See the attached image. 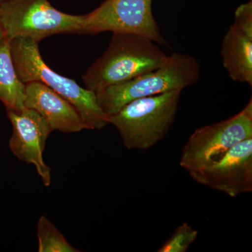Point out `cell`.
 Returning <instances> with one entry per match:
<instances>
[{"label": "cell", "mask_w": 252, "mask_h": 252, "mask_svg": "<svg viewBox=\"0 0 252 252\" xmlns=\"http://www.w3.org/2000/svg\"><path fill=\"white\" fill-rule=\"evenodd\" d=\"M167 57L147 36L114 32L108 48L87 69L83 81L86 89L96 93L152 72L162 65Z\"/></svg>", "instance_id": "6da1fadb"}, {"label": "cell", "mask_w": 252, "mask_h": 252, "mask_svg": "<svg viewBox=\"0 0 252 252\" xmlns=\"http://www.w3.org/2000/svg\"><path fill=\"white\" fill-rule=\"evenodd\" d=\"M10 51L23 83L38 81L49 86L74 106L88 130H100L109 124L108 117L99 107L95 93L50 68L41 57L37 42L28 38H16L10 41Z\"/></svg>", "instance_id": "7a4b0ae2"}, {"label": "cell", "mask_w": 252, "mask_h": 252, "mask_svg": "<svg viewBox=\"0 0 252 252\" xmlns=\"http://www.w3.org/2000/svg\"><path fill=\"white\" fill-rule=\"evenodd\" d=\"M200 73V64L195 58L175 52L152 72L97 91L96 98L102 112L109 117L135 99L183 91L198 82Z\"/></svg>", "instance_id": "3957f363"}, {"label": "cell", "mask_w": 252, "mask_h": 252, "mask_svg": "<svg viewBox=\"0 0 252 252\" xmlns=\"http://www.w3.org/2000/svg\"><path fill=\"white\" fill-rule=\"evenodd\" d=\"M3 1V0H0V3H1V1Z\"/></svg>", "instance_id": "2e32d148"}, {"label": "cell", "mask_w": 252, "mask_h": 252, "mask_svg": "<svg viewBox=\"0 0 252 252\" xmlns=\"http://www.w3.org/2000/svg\"><path fill=\"white\" fill-rule=\"evenodd\" d=\"M12 125L9 145L11 152L21 161L32 164L46 187L51 185V168L44 162L43 153L46 141L53 132L45 119L33 109L6 110Z\"/></svg>", "instance_id": "9c48e42d"}, {"label": "cell", "mask_w": 252, "mask_h": 252, "mask_svg": "<svg viewBox=\"0 0 252 252\" xmlns=\"http://www.w3.org/2000/svg\"><path fill=\"white\" fill-rule=\"evenodd\" d=\"M6 39V36H5L4 30H3L2 26H1V23H0V44Z\"/></svg>", "instance_id": "9a60e30c"}, {"label": "cell", "mask_w": 252, "mask_h": 252, "mask_svg": "<svg viewBox=\"0 0 252 252\" xmlns=\"http://www.w3.org/2000/svg\"><path fill=\"white\" fill-rule=\"evenodd\" d=\"M252 137V99L226 120L194 131L182 149L180 166L189 172L215 163L230 149Z\"/></svg>", "instance_id": "8992f818"}, {"label": "cell", "mask_w": 252, "mask_h": 252, "mask_svg": "<svg viewBox=\"0 0 252 252\" xmlns=\"http://www.w3.org/2000/svg\"><path fill=\"white\" fill-rule=\"evenodd\" d=\"M198 231L187 223L177 227L170 238L158 250V252H185L198 238Z\"/></svg>", "instance_id": "5bb4252c"}, {"label": "cell", "mask_w": 252, "mask_h": 252, "mask_svg": "<svg viewBox=\"0 0 252 252\" xmlns=\"http://www.w3.org/2000/svg\"><path fill=\"white\" fill-rule=\"evenodd\" d=\"M38 252H79L68 243L64 235L46 217L41 216L37 223Z\"/></svg>", "instance_id": "4fadbf2b"}, {"label": "cell", "mask_w": 252, "mask_h": 252, "mask_svg": "<svg viewBox=\"0 0 252 252\" xmlns=\"http://www.w3.org/2000/svg\"><path fill=\"white\" fill-rule=\"evenodd\" d=\"M10 39L0 44V101L6 110L25 108L26 84L20 80L11 59Z\"/></svg>", "instance_id": "7c38bea8"}, {"label": "cell", "mask_w": 252, "mask_h": 252, "mask_svg": "<svg viewBox=\"0 0 252 252\" xmlns=\"http://www.w3.org/2000/svg\"><path fill=\"white\" fill-rule=\"evenodd\" d=\"M223 66L232 80L252 86V4L240 5L222 41Z\"/></svg>", "instance_id": "30bf717a"}, {"label": "cell", "mask_w": 252, "mask_h": 252, "mask_svg": "<svg viewBox=\"0 0 252 252\" xmlns=\"http://www.w3.org/2000/svg\"><path fill=\"white\" fill-rule=\"evenodd\" d=\"M25 107L39 113L52 131L70 133L87 129L74 106L42 83L26 84Z\"/></svg>", "instance_id": "8fae6325"}, {"label": "cell", "mask_w": 252, "mask_h": 252, "mask_svg": "<svg viewBox=\"0 0 252 252\" xmlns=\"http://www.w3.org/2000/svg\"><path fill=\"white\" fill-rule=\"evenodd\" d=\"M200 185L235 198L252 191V137L239 142L219 161L189 172Z\"/></svg>", "instance_id": "ba28073f"}, {"label": "cell", "mask_w": 252, "mask_h": 252, "mask_svg": "<svg viewBox=\"0 0 252 252\" xmlns=\"http://www.w3.org/2000/svg\"><path fill=\"white\" fill-rule=\"evenodd\" d=\"M104 32L135 33L167 45L152 11V0H106L97 9L84 15L80 34Z\"/></svg>", "instance_id": "52a82bcc"}, {"label": "cell", "mask_w": 252, "mask_h": 252, "mask_svg": "<svg viewBox=\"0 0 252 252\" xmlns=\"http://www.w3.org/2000/svg\"><path fill=\"white\" fill-rule=\"evenodd\" d=\"M84 15L65 14L49 0H3L0 23L7 39L28 38L39 43L57 34H80Z\"/></svg>", "instance_id": "5b68a950"}, {"label": "cell", "mask_w": 252, "mask_h": 252, "mask_svg": "<svg viewBox=\"0 0 252 252\" xmlns=\"http://www.w3.org/2000/svg\"><path fill=\"white\" fill-rule=\"evenodd\" d=\"M182 92L172 91L131 101L108 117L109 124L117 127L127 149H151L172 127Z\"/></svg>", "instance_id": "277c9868"}]
</instances>
